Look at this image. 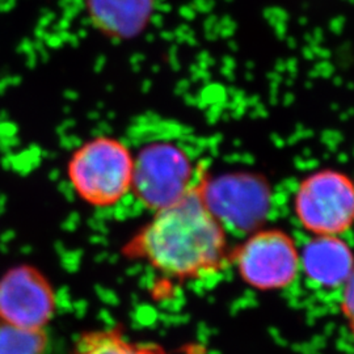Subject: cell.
Wrapping results in <instances>:
<instances>
[{"label": "cell", "instance_id": "obj_4", "mask_svg": "<svg viewBox=\"0 0 354 354\" xmlns=\"http://www.w3.org/2000/svg\"><path fill=\"white\" fill-rule=\"evenodd\" d=\"M230 259L241 281L259 291L286 289L301 270L295 241L279 228L253 231Z\"/></svg>", "mask_w": 354, "mask_h": 354}, {"label": "cell", "instance_id": "obj_1", "mask_svg": "<svg viewBox=\"0 0 354 354\" xmlns=\"http://www.w3.org/2000/svg\"><path fill=\"white\" fill-rule=\"evenodd\" d=\"M122 253L169 279H203L218 273L228 260L226 228L209 212L196 185L178 203L155 212Z\"/></svg>", "mask_w": 354, "mask_h": 354}, {"label": "cell", "instance_id": "obj_11", "mask_svg": "<svg viewBox=\"0 0 354 354\" xmlns=\"http://www.w3.org/2000/svg\"><path fill=\"white\" fill-rule=\"evenodd\" d=\"M48 336L44 329L15 328L0 324V354H44Z\"/></svg>", "mask_w": 354, "mask_h": 354}, {"label": "cell", "instance_id": "obj_3", "mask_svg": "<svg viewBox=\"0 0 354 354\" xmlns=\"http://www.w3.org/2000/svg\"><path fill=\"white\" fill-rule=\"evenodd\" d=\"M299 225L314 236H340L353 225V183L336 169H322L301 181L294 196Z\"/></svg>", "mask_w": 354, "mask_h": 354}, {"label": "cell", "instance_id": "obj_6", "mask_svg": "<svg viewBox=\"0 0 354 354\" xmlns=\"http://www.w3.org/2000/svg\"><path fill=\"white\" fill-rule=\"evenodd\" d=\"M209 212L225 228L253 232L264 225L270 212L272 194L260 177L230 175L198 184Z\"/></svg>", "mask_w": 354, "mask_h": 354}, {"label": "cell", "instance_id": "obj_10", "mask_svg": "<svg viewBox=\"0 0 354 354\" xmlns=\"http://www.w3.org/2000/svg\"><path fill=\"white\" fill-rule=\"evenodd\" d=\"M73 354H169L153 342H133L120 328L96 329L84 333Z\"/></svg>", "mask_w": 354, "mask_h": 354}, {"label": "cell", "instance_id": "obj_7", "mask_svg": "<svg viewBox=\"0 0 354 354\" xmlns=\"http://www.w3.org/2000/svg\"><path fill=\"white\" fill-rule=\"evenodd\" d=\"M54 311V289L37 268L15 266L0 277V324L39 330Z\"/></svg>", "mask_w": 354, "mask_h": 354}, {"label": "cell", "instance_id": "obj_2", "mask_svg": "<svg viewBox=\"0 0 354 354\" xmlns=\"http://www.w3.org/2000/svg\"><path fill=\"white\" fill-rule=\"evenodd\" d=\"M134 155L112 137H96L76 150L67 176L77 197L95 207H111L131 192Z\"/></svg>", "mask_w": 354, "mask_h": 354}, {"label": "cell", "instance_id": "obj_9", "mask_svg": "<svg viewBox=\"0 0 354 354\" xmlns=\"http://www.w3.org/2000/svg\"><path fill=\"white\" fill-rule=\"evenodd\" d=\"M89 19L106 36L131 38L146 28L155 0H86Z\"/></svg>", "mask_w": 354, "mask_h": 354}, {"label": "cell", "instance_id": "obj_8", "mask_svg": "<svg viewBox=\"0 0 354 354\" xmlns=\"http://www.w3.org/2000/svg\"><path fill=\"white\" fill-rule=\"evenodd\" d=\"M304 276L324 289L342 288L353 279V254L342 236H314L299 252Z\"/></svg>", "mask_w": 354, "mask_h": 354}, {"label": "cell", "instance_id": "obj_5", "mask_svg": "<svg viewBox=\"0 0 354 354\" xmlns=\"http://www.w3.org/2000/svg\"><path fill=\"white\" fill-rule=\"evenodd\" d=\"M194 188L193 165L176 145L156 142L134 156L131 190L147 209L162 210L183 200Z\"/></svg>", "mask_w": 354, "mask_h": 354}, {"label": "cell", "instance_id": "obj_12", "mask_svg": "<svg viewBox=\"0 0 354 354\" xmlns=\"http://www.w3.org/2000/svg\"><path fill=\"white\" fill-rule=\"evenodd\" d=\"M342 313L348 319L349 324L353 320V279H349L344 285V292L342 298Z\"/></svg>", "mask_w": 354, "mask_h": 354}]
</instances>
